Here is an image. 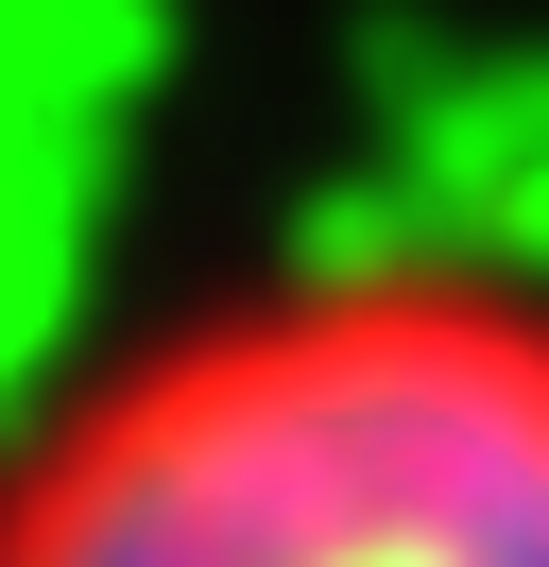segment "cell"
<instances>
[{
    "label": "cell",
    "instance_id": "6da1fadb",
    "mask_svg": "<svg viewBox=\"0 0 549 567\" xmlns=\"http://www.w3.org/2000/svg\"><path fill=\"white\" fill-rule=\"evenodd\" d=\"M0 567H549V258L309 241L0 430Z\"/></svg>",
    "mask_w": 549,
    "mask_h": 567
}]
</instances>
